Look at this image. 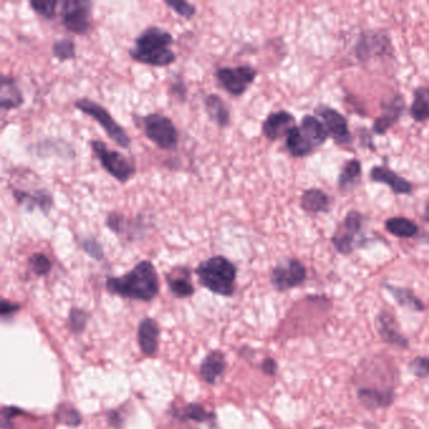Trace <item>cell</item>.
Listing matches in <instances>:
<instances>
[{
    "label": "cell",
    "instance_id": "6da1fadb",
    "mask_svg": "<svg viewBox=\"0 0 429 429\" xmlns=\"http://www.w3.org/2000/svg\"><path fill=\"white\" fill-rule=\"evenodd\" d=\"M106 287L110 294L125 299L150 301L159 294L158 272L152 262L144 260L124 276L107 277Z\"/></svg>",
    "mask_w": 429,
    "mask_h": 429
},
{
    "label": "cell",
    "instance_id": "7a4b0ae2",
    "mask_svg": "<svg viewBox=\"0 0 429 429\" xmlns=\"http://www.w3.org/2000/svg\"><path fill=\"white\" fill-rule=\"evenodd\" d=\"M196 273L203 287L211 292L229 297L235 290L237 267L224 255H214L201 262Z\"/></svg>",
    "mask_w": 429,
    "mask_h": 429
},
{
    "label": "cell",
    "instance_id": "3957f363",
    "mask_svg": "<svg viewBox=\"0 0 429 429\" xmlns=\"http://www.w3.org/2000/svg\"><path fill=\"white\" fill-rule=\"evenodd\" d=\"M75 107L78 111H81L82 114L96 120L98 125L104 129L106 135L109 136L117 147L122 149L130 147V136L127 135L125 129L120 125L102 105L97 104L88 98H80L75 102Z\"/></svg>",
    "mask_w": 429,
    "mask_h": 429
},
{
    "label": "cell",
    "instance_id": "277c9868",
    "mask_svg": "<svg viewBox=\"0 0 429 429\" xmlns=\"http://www.w3.org/2000/svg\"><path fill=\"white\" fill-rule=\"evenodd\" d=\"M142 130L147 139L161 150H173L179 142V131L173 120L159 112L149 114L142 120Z\"/></svg>",
    "mask_w": 429,
    "mask_h": 429
},
{
    "label": "cell",
    "instance_id": "5b68a950",
    "mask_svg": "<svg viewBox=\"0 0 429 429\" xmlns=\"http://www.w3.org/2000/svg\"><path fill=\"white\" fill-rule=\"evenodd\" d=\"M93 154L96 155L101 166L106 170L107 174L111 175L114 179L125 184L135 174V166L130 163V160L122 155L121 152L109 149V147L101 140H91L90 142Z\"/></svg>",
    "mask_w": 429,
    "mask_h": 429
},
{
    "label": "cell",
    "instance_id": "8992f818",
    "mask_svg": "<svg viewBox=\"0 0 429 429\" xmlns=\"http://www.w3.org/2000/svg\"><path fill=\"white\" fill-rule=\"evenodd\" d=\"M93 4L88 0H65L60 3L63 27L76 36H85L91 29Z\"/></svg>",
    "mask_w": 429,
    "mask_h": 429
},
{
    "label": "cell",
    "instance_id": "52a82bcc",
    "mask_svg": "<svg viewBox=\"0 0 429 429\" xmlns=\"http://www.w3.org/2000/svg\"><path fill=\"white\" fill-rule=\"evenodd\" d=\"M216 77L218 83L226 92L234 97H239L245 95V91L255 82L257 71L250 65L221 67L216 71Z\"/></svg>",
    "mask_w": 429,
    "mask_h": 429
},
{
    "label": "cell",
    "instance_id": "ba28073f",
    "mask_svg": "<svg viewBox=\"0 0 429 429\" xmlns=\"http://www.w3.org/2000/svg\"><path fill=\"white\" fill-rule=\"evenodd\" d=\"M307 277L306 267L294 258H288L280 262L277 266L272 270L271 283L273 287L280 292L297 287L304 282Z\"/></svg>",
    "mask_w": 429,
    "mask_h": 429
},
{
    "label": "cell",
    "instance_id": "9c48e42d",
    "mask_svg": "<svg viewBox=\"0 0 429 429\" xmlns=\"http://www.w3.org/2000/svg\"><path fill=\"white\" fill-rule=\"evenodd\" d=\"M364 218L359 212L349 213L344 218V222L339 226L337 233L332 237V245L341 255H350L355 245V239L363 229Z\"/></svg>",
    "mask_w": 429,
    "mask_h": 429
},
{
    "label": "cell",
    "instance_id": "30bf717a",
    "mask_svg": "<svg viewBox=\"0 0 429 429\" xmlns=\"http://www.w3.org/2000/svg\"><path fill=\"white\" fill-rule=\"evenodd\" d=\"M316 114L322 119V124L325 125L327 135L334 139V142L344 145L351 140V135L349 131L348 121L337 110L327 107V106H319L316 109Z\"/></svg>",
    "mask_w": 429,
    "mask_h": 429
},
{
    "label": "cell",
    "instance_id": "8fae6325",
    "mask_svg": "<svg viewBox=\"0 0 429 429\" xmlns=\"http://www.w3.org/2000/svg\"><path fill=\"white\" fill-rule=\"evenodd\" d=\"M389 47H391V41L386 33L371 31L361 34L356 44L355 53L356 57H359V60H366L374 55H386Z\"/></svg>",
    "mask_w": 429,
    "mask_h": 429
},
{
    "label": "cell",
    "instance_id": "7c38bea8",
    "mask_svg": "<svg viewBox=\"0 0 429 429\" xmlns=\"http://www.w3.org/2000/svg\"><path fill=\"white\" fill-rule=\"evenodd\" d=\"M11 196L18 206H22L29 213L39 209L44 216H48L53 208V196L47 189H37L31 193L22 189H13Z\"/></svg>",
    "mask_w": 429,
    "mask_h": 429
},
{
    "label": "cell",
    "instance_id": "4fadbf2b",
    "mask_svg": "<svg viewBox=\"0 0 429 429\" xmlns=\"http://www.w3.org/2000/svg\"><path fill=\"white\" fill-rule=\"evenodd\" d=\"M295 117L287 111H277L267 116L262 125V132L270 142H276L295 127Z\"/></svg>",
    "mask_w": 429,
    "mask_h": 429
},
{
    "label": "cell",
    "instance_id": "5bb4252c",
    "mask_svg": "<svg viewBox=\"0 0 429 429\" xmlns=\"http://www.w3.org/2000/svg\"><path fill=\"white\" fill-rule=\"evenodd\" d=\"M129 53L135 62L152 67H168L176 60V55L170 48L147 49L134 47Z\"/></svg>",
    "mask_w": 429,
    "mask_h": 429
},
{
    "label": "cell",
    "instance_id": "9a60e30c",
    "mask_svg": "<svg viewBox=\"0 0 429 429\" xmlns=\"http://www.w3.org/2000/svg\"><path fill=\"white\" fill-rule=\"evenodd\" d=\"M173 43H174L173 34L159 27H149L144 29L135 39V47L137 48H169Z\"/></svg>",
    "mask_w": 429,
    "mask_h": 429
},
{
    "label": "cell",
    "instance_id": "2e32d148",
    "mask_svg": "<svg viewBox=\"0 0 429 429\" xmlns=\"http://www.w3.org/2000/svg\"><path fill=\"white\" fill-rule=\"evenodd\" d=\"M370 178L376 183L391 186V191H394L396 194L406 196V194L412 193V184L408 180L402 178L401 175H398L397 173H394L393 170L386 168V166H375L371 169Z\"/></svg>",
    "mask_w": 429,
    "mask_h": 429
},
{
    "label": "cell",
    "instance_id": "e0dca14e",
    "mask_svg": "<svg viewBox=\"0 0 429 429\" xmlns=\"http://www.w3.org/2000/svg\"><path fill=\"white\" fill-rule=\"evenodd\" d=\"M24 102L22 91L18 88L16 78L3 75L0 78V109L11 111L22 106Z\"/></svg>",
    "mask_w": 429,
    "mask_h": 429
},
{
    "label": "cell",
    "instance_id": "ac0fdd59",
    "mask_svg": "<svg viewBox=\"0 0 429 429\" xmlns=\"http://www.w3.org/2000/svg\"><path fill=\"white\" fill-rule=\"evenodd\" d=\"M376 326H378L376 329H378V332H379L381 339L388 344L402 349H406L409 345L407 339L403 337L401 332L398 330L396 320L389 312H381L379 314L378 319H376Z\"/></svg>",
    "mask_w": 429,
    "mask_h": 429
},
{
    "label": "cell",
    "instance_id": "d6986e66",
    "mask_svg": "<svg viewBox=\"0 0 429 429\" xmlns=\"http://www.w3.org/2000/svg\"><path fill=\"white\" fill-rule=\"evenodd\" d=\"M32 149L33 152H36L38 157H57L65 160L76 158L75 149L63 139L43 140L32 147Z\"/></svg>",
    "mask_w": 429,
    "mask_h": 429
},
{
    "label": "cell",
    "instance_id": "ffe728a7",
    "mask_svg": "<svg viewBox=\"0 0 429 429\" xmlns=\"http://www.w3.org/2000/svg\"><path fill=\"white\" fill-rule=\"evenodd\" d=\"M204 109L208 117L218 127L221 129L228 127L231 124V111L228 105L224 102V100L221 96H218L216 93L208 95L207 97L204 98Z\"/></svg>",
    "mask_w": 429,
    "mask_h": 429
},
{
    "label": "cell",
    "instance_id": "44dd1931",
    "mask_svg": "<svg viewBox=\"0 0 429 429\" xmlns=\"http://www.w3.org/2000/svg\"><path fill=\"white\" fill-rule=\"evenodd\" d=\"M159 326L155 321L152 319H144L139 326L137 332V339H139V345L142 349V353L147 356H152L157 353L159 345Z\"/></svg>",
    "mask_w": 429,
    "mask_h": 429
},
{
    "label": "cell",
    "instance_id": "7402d4cb",
    "mask_svg": "<svg viewBox=\"0 0 429 429\" xmlns=\"http://www.w3.org/2000/svg\"><path fill=\"white\" fill-rule=\"evenodd\" d=\"M166 281H168V286L171 294L179 299L191 297L196 291V288L191 282V272L185 267H179L178 270L169 273L166 276Z\"/></svg>",
    "mask_w": 429,
    "mask_h": 429
},
{
    "label": "cell",
    "instance_id": "603a6c76",
    "mask_svg": "<svg viewBox=\"0 0 429 429\" xmlns=\"http://www.w3.org/2000/svg\"><path fill=\"white\" fill-rule=\"evenodd\" d=\"M403 110H404V101L401 96H397L386 105V110L381 117L375 120L374 126H373L375 134L384 135L386 131L389 130L391 126L399 120L401 115L403 114Z\"/></svg>",
    "mask_w": 429,
    "mask_h": 429
},
{
    "label": "cell",
    "instance_id": "cb8c5ba5",
    "mask_svg": "<svg viewBox=\"0 0 429 429\" xmlns=\"http://www.w3.org/2000/svg\"><path fill=\"white\" fill-rule=\"evenodd\" d=\"M226 369V356L221 351H212L201 365V376L208 384H214Z\"/></svg>",
    "mask_w": 429,
    "mask_h": 429
},
{
    "label": "cell",
    "instance_id": "d4e9b609",
    "mask_svg": "<svg viewBox=\"0 0 429 429\" xmlns=\"http://www.w3.org/2000/svg\"><path fill=\"white\" fill-rule=\"evenodd\" d=\"M300 203L304 212L311 213V214L326 213L330 207L329 196L320 189L304 191Z\"/></svg>",
    "mask_w": 429,
    "mask_h": 429
},
{
    "label": "cell",
    "instance_id": "484cf974",
    "mask_svg": "<svg viewBox=\"0 0 429 429\" xmlns=\"http://www.w3.org/2000/svg\"><path fill=\"white\" fill-rule=\"evenodd\" d=\"M286 147L290 155H292L294 158H304L314 150L312 144L307 140V137L297 126H295L286 136Z\"/></svg>",
    "mask_w": 429,
    "mask_h": 429
},
{
    "label": "cell",
    "instance_id": "4316f807",
    "mask_svg": "<svg viewBox=\"0 0 429 429\" xmlns=\"http://www.w3.org/2000/svg\"><path fill=\"white\" fill-rule=\"evenodd\" d=\"M301 131L307 137V140L312 144V147H320L327 139V131L326 127L315 116L307 115L301 121Z\"/></svg>",
    "mask_w": 429,
    "mask_h": 429
},
{
    "label": "cell",
    "instance_id": "83f0119b",
    "mask_svg": "<svg viewBox=\"0 0 429 429\" xmlns=\"http://www.w3.org/2000/svg\"><path fill=\"white\" fill-rule=\"evenodd\" d=\"M106 227L112 232V233L119 235V237H129V238H134L132 237V229L136 231V233H139L142 228H137L136 226H139L140 222H132L131 219H127L125 216L120 214L117 212L110 213L107 218H106Z\"/></svg>",
    "mask_w": 429,
    "mask_h": 429
},
{
    "label": "cell",
    "instance_id": "f1b7e54d",
    "mask_svg": "<svg viewBox=\"0 0 429 429\" xmlns=\"http://www.w3.org/2000/svg\"><path fill=\"white\" fill-rule=\"evenodd\" d=\"M386 228L389 233L399 238H412L418 234V226L404 217H394L386 222Z\"/></svg>",
    "mask_w": 429,
    "mask_h": 429
},
{
    "label": "cell",
    "instance_id": "f546056e",
    "mask_svg": "<svg viewBox=\"0 0 429 429\" xmlns=\"http://www.w3.org/2000/svg\"><path fill=\"white\" fill-rule=\"evenodd\" d=\"M384 287L403 307H407L409 310L413 311H424L425 309L423 302L413 294V291H411L408 288L396 287L391 285H386Z\"/></svg>",
    "mask_w": 429,
    "mask_h": 429
},
{
    "label": "cell",
    "instance_id": "4dcf8cb0",
    "mask_svg": "<svg viewBox=\"0 0 429 429\" xmlns=\"http://www.w3.org/2000/svg\"><path fill=\"white\" fill-rule=\"evenodd\" d=\"M360 402L368 408L388 407L393 401V394L391 391H381L376 389H360L358 391Z\"/></svg>",
    "mask_w": 429,
    "mask_h": 429
},
{
    "label": "cell",
    "instance_id": "1f68e13d",
    "mask_svg": "<svg viewBox=\"0 0 429 429\" xmlns=\"http://www.w3.org/2000/svg\"><path fill=\"white\" fill-rule=\"evenodd\" d=\"M411 116L417 122L429 120V88H418L414 91L413 104L411 106Z\"/></svg>",
    "mask_w": 429,
    "mask_h": 429
},
{
    "label": "cell",
    "instance_id": "d6a6232c",
    "mask_svg": "<svg viewBox=\"0 0 429 429\" xmlns=\"http://www.w3.org/2000/svg\"><path fill=\"white\" fill-rule=\"evenodd\" d=\"M361 175V164L356 159L350 160L348 163L345 164V166L342 168L340 176H339V186L341 191H346L350 189L356 180L359 179V176Z\"/></svg>",
    "mask_w": 429,
    "mask_h": 429
},
{
    "label": "cell",
    "instance_id": "836d02e7",
    "mask_svg": "<svg viewBox=\"0 0 429 429\" xmlns=\"http://www.w3.org/2000/svg\"><path fill=\"white\" fill-rule=\"evenodd\" d=\"M52 53L60 62L76 58V43L72 38H62L55 41L52 46Z\"/></svg>",
    "mask_w": 429,
    "mask_h": 429
},
{
    "label": "cell",
    "instance_id": "e575fe53",
    "mask_svg": "<svg viewBox=\"0 0 429 429\" xmlns=\"http://www.w3.org/2000/svg\"><path fill=\"white\" fill-rule=\"evenodd\" d=\"M175 418L181 419H189V420H196V422H206L208 419L212 418V413H209L206 411V408L201 407L199 404H191V406H186V407L173 412Z\"/></svg>",
    "mask_w": 429,
    "mask_h": 429
},
{
    "label": "cell",
    "instance_id": "d590c367",
    "mask_svg": "<svg viewBox=\"0 0 429 429\" xmlns=\"http://www.w3.org/2000/svg\"><path fill=\"white\" fill-rule=\"evenodd\" d=\"M80 245H81L82 250L90 255L93 260L96 261H101L104 258V247L98 242L97 239L92 237V235H88V237H83L80 240Z\"/></svg>",
    "mask_w": 429,
    "mask_h": 429
},
{
    "label": "cell",
    "instance_id": "8d00e7d4",
    "mask_svg": "<svg viewBox=\"0 0 429 429\" xmlns=\"http://www.w3.org/2000/svg\"><path fill=\"white\" fill-rule=\"evenodd\" d=\"M29 266L37 276H47L52 270V262L43 253H33L29 257Z\"/></svg>",
    "mask_w": 429,
    "mask_h": 429
},
{
    "label": "cell",
    "instance_id": "74e56055",
    "mask_svg": "<svg viewBox=\"0 0 429 429\" xmlns=\"http://www.w3.org/2000/svg\"><path fill=\"white\" fill-rule=\"evenodd\" d=\"M164 4L169 6L171 11H174L175 14H178V16L184 18V19H191L196 14V6L189 3V1H184V0H178V1L164 0Z\"/></svg>",
    "mask_w": 429,
    "mask_h": 429
},
{
    "label": "cell",
    "instance_id": "f35d334b",
    "mask_svg": "<svg viewBox=\"0 0 429 429\" xmlns=\"http://www.w3.org/2000/svg\"><path fill=\"white\" fill-rule=\"evenodd\" d=\"M58 4H60L58 1H36V0H32L29 3V6H31L33 11H36L38 16L48 19V21L55 19Z\"/></svg>",
    "mask_w": 429,
    "mask_h": 429
},
{
    "label": "cell",
    "instance_id": "ab89813d",
    "mask_svg": "<svg viewBox=\"0 0 429 429\" xmlns=\"http://www.w3.org/2000/svg\"><path fill=\"white\" fill-rule=\"evenodd\" d=\"M411 373L417 378H429V358L417 356L409 363Z\"/></svg>",
    "mask_w": 429,
    "mask_h": 429
},
{
    "label": "cell",
    "instance_id": "60d3db41",
    "mask_svg": "<svg viewBox=\"0 0 429 429\" xmlns=\"http://www.w3.org/2000/svg\"><path fill=\"white\" fill-rule=\"evenodd\" d=\"M88 316L85 311L80 310V309H72L70 317H68L70 329L73 332H81L88 324Z\"/></svg>",
    "mask_w": 429,
    "mask_h": 429
},
{
    "label": "cell",
    "instance_id": "b9f144b4",
    "mask_svg": "<svg viewBox=\"0 0 429 429\" xmlns=\"http://www.w3.org/2000/svg\"><path fill=\"white\" fill-rule=\"evenodd\" d=\"M57 419L60 420L62 423L68 424V425H78L81 423V417L77 412L76 409L73 408H60L58 409V413H57Z\"/></svg>",
    "mask_w": 429,
    "mask_h": 429
},
{
    "label": "cell",
    "instance_id": "7bdbcfd3",
    "mask_svg": "<svg viewBox=\"0 0 429 429\" xmlns=\"http://www.w3.org/2000/svg\"><path fill=\"white\" fill-rule=\"evenodd\" d=\"M171 92L179 100H185V97H186V88H185L184 81L176 80V81L171 82Z\"/></svg>",
    "mask_w": 429,
    "mask_h": 429
},
{
    "label": "cell",
    "instance_id": "ee69618b",
    "mask_svg": "<svg viewBox=\"0 0 429 429\" xmlns=\"http://www.w3.org/2000/svg\"><path fill=\"white\" fill-rule=\"evenodd\" d=\"M19 309H21V304H13V302H9L6 300H3V302H1V316L6 319L8 316L13 315Z\"/></svg>",
    "mask_w": 429,
    "mask_h": 429
},
{
    "label": "cell",
    "instance_id": "f6af8a7d",
    "mask_svg": "<svg viewBox=\"0 0 429 429\" xmlns=\"http://www.w3.org/2000/svg\"><path fill=\"white\" fill-rule=\"evenodd\" d=\"M262 370L263 373L267 375H275L276 374V370H277V364L276 361L271 358L265 359V361L262 363Z\"/></svg>",
    "mask_w": 429,
    "mask_h": 429
},
{
    "label": "cell",
    "instance_id": "bcb514c9",
    "mask_svg": "<svg viewBox=\"0 0 429 429\" xmlns=\"http://www.w3.org/2000/svg\"><path fill=\"white\" fill-rule=\"evenodd\" d=\"M18 414H22V411L16 407H6L3 409V422H9Z\"/></svg>",
    "mask_w": 429,
    "mask_h": 429
},
{
    "label": "cell",
    "instance_id": "7dc6e473",
    "mask_svg": "<svg viewBox=\"0 0 429 429\" xmlns=\"http://www.w3.org/2000/svg\"><path fill=\"white\" fill-rule=\"evenodd\" d=\"M424 217L429 222V201H427V204H425V211H424Z\"/></svg>",
    "mask_w": 429,
    "mask_h": 429
},
{
    "label": "cell",
    "instance_id": "c3c4849f",
    "mask_svg": "<svg viewBox=\"0 0 429 429\" xmlns=\"http://www.w3.org/2000/svg\"><path fill=\"white\" fill-rule=\"evenodd\" d=\"M316 429H322V428H316Z\"/></svg>",
    "mask_w": 429,
    "mask_h": 429
}]
</instances>
